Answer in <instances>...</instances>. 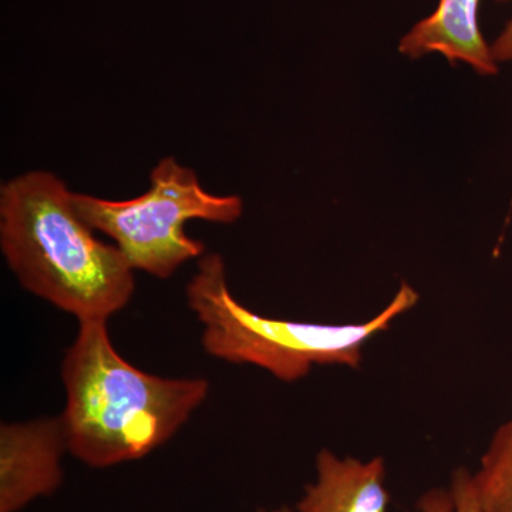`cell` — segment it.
<instances>
[{"instance_id":"cell-4","label":"cell","mask_w":512,"mask_h":512,"mask_svg":"<svg viewBox=\"0 0 512 512\" xmlns=\"http://www.w3.org/2000/svg\"><path fill=\"white\" fill-rule=\"evenodd\" d=\"M73 205L93 231L113 239L134 271L160 279L205 255V245L185 232L188 221L232 224L244 210L238 195L204 190L195 171L173 157L158 161L150 188L136 198L113 201L73 192Z\"/></svg>"},{"instance_id":"cell-10","label":"cell","mask_w":512,"mask_h":512,"mask_svg":"<svg viewBox=\"0 0 512 512\" xmlns=\"http://www.w3.org/2000/svg\"><path fill=\"white\" fill-rule=\"evenodd\" d=\"M498 2H512V0H498ZM491 55L497 63L512 60V18L491 46Z\"/></svg>"},{"instance_id":"cell-2","label":"cell","mask_w":512,"mask_h":512,"mask_svg":"<svg viewBox=\"0 0 512 512\" xmlns=\"http://www.w3.org/2000/svg\"><path fill=\"white\" fill-rule=\"evenodd\" d=\"M0 248L20 285L60 311L109 320L136 289L117 245L94 237L73 192L49 171H29L0 188Z\"/></svg>"},{"instance_id":"cell-8","label":"cell","mask_w":512,"mask_h":512,"mask_svg":"<svg viewBox=\"0 0 512 512\" xmlns=\"http://www.w3.org/2000/svg\"><path fill=\"white\" fill-rule=\"evenodd\" d=\"M471 480L481 512H512V416L495 431Z\"/></svg>"},{"instance_id":"cell-3","label":"cell","mask_w":512,"mask_h":512,"mask_svg":"<svg viewBox=\"0 0 512 512\" xmlns=\"http://www.w3.org/2000/svg\"><path fill=\"white\" fill-rule=\"evenodd\" d=\"M185 295L188 308L204 328L201 340L208 355L234 365L261 367L288 383L308 376L315 365L359 369L366 343L419 302V293L403 284L392 302L365 323L326 325L265 318L232 295L224 258L215 252L201 256Z\"/></svg>"},{"instance_id":"cell-6","label":"cell","mask_w":512,"mask_h":512,"mask_svg":"<svg viewBox=\"0 0 512 512\" xmlns=\"http://www.w3.org/2000/svg\"><path fill=\"white\" fill-rule=\"evenodd\" d=\"M478 8L480 0H440L429 18L403 37L400 52L413 59L440 53L451 64H470L484 76L497 74V62L478 26Z\"/></svg>"},{"instance_id":"cell-7","label":"cell","mask_w":512,"mask_h":512,"mask_svg":"<svg viewBox=\"0 0 512 512\" xmlns=\"http://www.w3.org/2000/svg\"><path fill=\"white\" fill-rule=\"evenodd\" d=\"M316 474L296 505L299 512H386L389 494L382 457L365 463L323 448L316 457Z\"/></svg>"},{"instance_id":"cell-5","label":"cell","mask_w":512,"mask_h":512,"mask_svg":"<svg viewBox=\"0 0 512 512\" xmlns=\"http://www.w3.org/2000/svg\"><path fill=\"white\" fill-rule=\"evenodd\" d=\"M69 451L62 417H43L0 427V512H19L55 493L63 483Z\"/></svg>"},{"instance_id":"cell-9","label":"cell","mask_w":512,"mask_h":512,"mask_svg":"<svg viewBox=\"0 0 512 512\" xmlns=\"http://www.w3.org/2000/svg\"><path fill=\"white\" fill-rule=\"evenodd\" d=\"M417 512H481L467 468H458L447 488H433L421 495Z\"/></svg>"},{"instance_id":"cell-1","label":"cell","mask_w":512,"mask_h":512,"mask_svg":"<svg viewBox=\"0 0 512 512\" xmlns=\"http://www.w3.org/2000/svg\"><path fill=\"white\" fill-rule=\"evenodd\" d=\"M69 451L93 468L146 457L163 446L207 399L200 377L150 375L111 343L107 320H84L62 363Z\"/></svg>"}]
</instances>
